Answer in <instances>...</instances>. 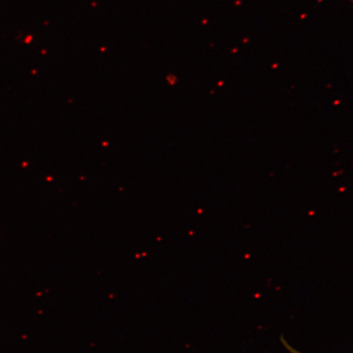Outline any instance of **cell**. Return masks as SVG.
Listing matches in <instances>:
<instances>
[{"label":"cell","mask_w":353,"mask_h":353,"mask_svg":"<svg viewBox=\"0 0 353 353\" xmlns=\"http://www.w3.org/2000/svg\"><path fill=\"white\" fill-rule=\"evenodd\" d=\"M347 1H350V2L353 3V0H347Z\"/></svg>","instance_id":"cell-1"}]
</instances>
